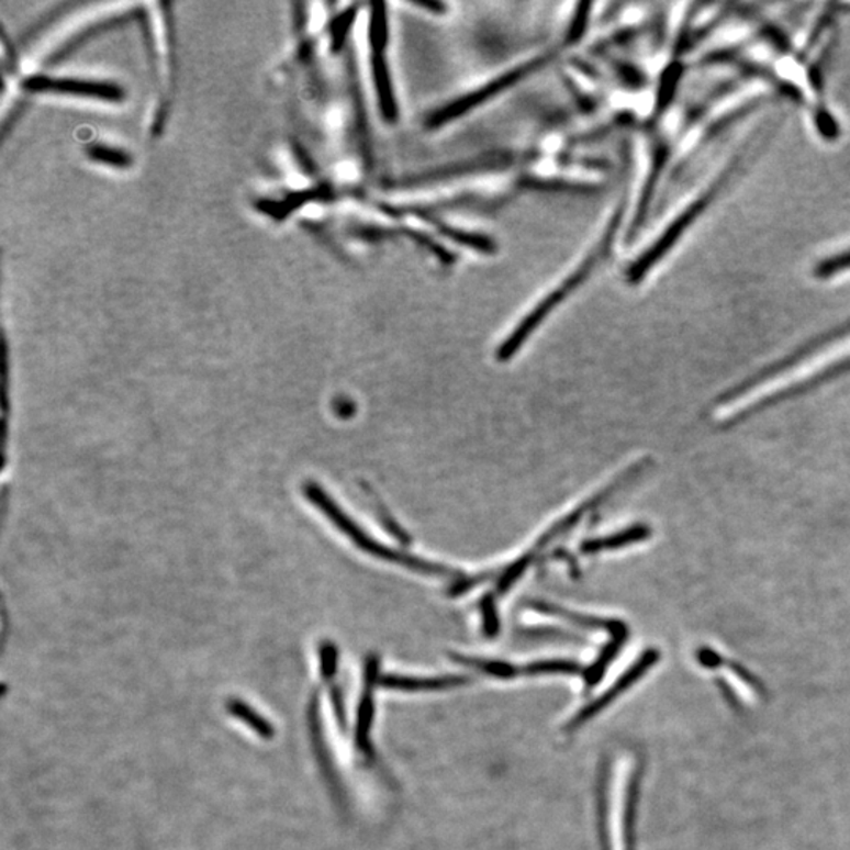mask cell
Masks as SVG:
<instances>
[{"mask_svg": "<svg viewBox=\"0 0 850 850\" xmlns=\"http://www.w3.org/2000/svg\"><path fill=\"white\" fill-rule=\"evenodd\" d=\"M628 635H617V637H613L612 642H608V645L605 646V649L602 650L599 659L588 668L586 673H584V681H586L588 689H592V686L597 685L599 682L602 681L606 668L612 663L614 657L619 653Z\"/></svg>", "mask_w": 850, "mask_h": 850, "instance_id": "cell-11", "label": "cell"}, {"mask_svg": "<svg viewBox=\"0 0 850 850\" xmlns=\"http://www.w3.org/2000/svg\"><path fill=\"white\" fill-rule=\"evenodd\" d=\"M659 659V650H646V652L642 653V656L639 657L637 661H635L634 667L628 668L626 673L620 675L619 681H617L616 684L612 686V689L606 690V692L603 693L601 697L592 701V703L588 704L586 707L581 708L579 714L572 718V722L566 726L567 731H575V729L580 728V726H583L584 723L590 722L592 717H595V715L599 714V712H602L603 708L608 706L609 703H613V701L616 700L620 693L626 692L627 689H630V686L634 685L642 674L648 673L649 668L652 667L653 663H657Z\"/></svg>", "mask_w": 850, "mask_h": 850, "instance_id": "cell-5", "label": "cell"}, {"mask_svg": "<svg viewBox=\"0 0 850 850\" xmlns=\"http://www.w3.org/2000/svg\"><path fill=\"white\" fill-rule=\"evenodd\" d=\"M367 495H369L370 501H372L373 507H376L378 518H380V522L383 523V526L384 528H387V532L391 533L392 536H394L395 539H398L399 543L403 545L412 544V537H410L409 534L405 533V529H402V526L399 525V523L395 522L394 518H392L390 511H388L387 506H384V504L381 503L380 497H378L376 493H373L372 490H369V489H367Z\"/></svg>", "mask_w": 850, "mask_h": 850, "instance_id": "cell-15", "label": "cell"}, {"mask_svg": "<svg viewBox=\"0 0 850 850\" xmlns=\"http://www.w3.org/2000/svg\"><path fill=\"white\" fill-rule=\"evenodd\" d=\"M580 664L572 660H544L534 661L528 667L523 668L526 674H577L580 673Z\"/></svg>", "mask_w": 850, "mask_h": 850, "instance_id": "cell-13", "label": "cell"}, {"mask_svg": "<svg viewBox=\"0 0 850 850\" xmlns=\"http://www.w3.org/2000/svg\"><path fill=\"white\" fill-rule=\"evenodd\" d=\"M482 624H484L485 637L495 638L500 634V617H497L496 602L492 594H486L481 601Z\"/></svg>", "mask_w": 850, "mask_h": 850, "instance_id": "cell-16", "label": "cell"}, {"mask_svg": "<svg viewBox=\"0 0 850 850\" xmlns=\"http://www.w3.org/2000/svg\"><path fill=\"white\" fill-rule=\"evenodd\" d=\"M614 227H616V225L613 224L612 228L602 236L601 242H599V245L595 246L594 250H591L590 256L581 261L580 267H577L575 270L570 272L564 281L559 282V286L556 287L553 292L548 293V295L544 298V301H540V304H537V306L522 320V323L514 329V333L507 337L506 343H503V345L497 348L496 356L501 362L508 361L512 356L517 355V351L523 347V344L528 340V337L532 336L534 331L539 328L540 323H544L545 318H547L548 315L566 300V298L572 295L579 287L583 286V283L590 279L592 271L599 267V261L605 259L606 250H608L609 243H612L609 242V238H612Z\"/></svg>", "mask_w": 850, "mask_h": 850, "instance_id": "cell-2", "label": "cell"}, {"mask_svg": "<svg viewBox=\"0 0 850 850\" xmlns=\"http://www.w3.org/2000/svg\"><path fill=\"white\" fill-rule=\"evenodd\" d=\"M378 667H380V660L377 656L370 653L366 660V686L365 695L361 697L358 708V723H356V745L359 750H369V734L372 728L373 722V685L377 684Z\"/></svg>", "mask_w": 850, "mask_h": 850, "instance_id": "cell-6", "label": "cell"}, {"mask_svg": "<svg viewBox=\"0 0 850 850\" xmlns=\"http://www.w3.org/2000/svg\"><path fill=\"white\" fill-rule=\"evenodd\" d=\"M450 659L459 661L461 664H467V667L476 668V670L493 675V678L514 679L519 673L517 668L512 667L506 661L472 659V657L457 656V653L456 656H450Z\"/></svg>", "mask_w": 850, "mask_h": 850, "instance_id": "cell-12", "label": "cell"}, {"mask_svg": "<svg viewBox=\"0 0 850 850\" xmlns=\"http://www.w3.org/2000/svg\"><path fill=\"white\" fill-rule=\"evenodd\" d=\"M383 5H376L372 21H370V42H372L373 47V78H376L377 92L378 97H380L381 111H383L384 119L394 122L395 118H398V103H395L394 90H392L387 57H384L388 42V23L387 13L383 12Z\"/></svg>", "mask_w": 850, "mask_h": 850, "instance_id": "cell-4", "label": "cell"}, {"mask_svg": "<svg viewBox=\"0 0 850 850\" xmlns=\"http://www.w3.org/2000/svg\"><path fill=\"white\" fill-rule=\"evenodd\" d=\"M303 492L309 503L314 504L344 536H347L365 553L376 556V558L383 559V561L406 567V569L424 573V575L460 577L457 570L449 569V567L425 561V559L416 558V556L405 553V551L394 550V548L384 547V545L377 543L355 519L345 514L343 507H339V504L317 482H306Z\"/></svg>", "mask_w": 850, "mask_h": 850, "instance_id": "cell-1", "label": "cell"}, {"mask_svg": "<svg viewBox=\"0 0 850 850\" xmlns=\"http://www.w3.org/2000/svg\"><path fill=\"white\" fill-rule=\"evenodd\" d=\"M650 528L648 525H635L631 528L624 529L620 533L609 534L606 537H599V539L586 540L581 544V553L595 555L599 551L616 550V548L627 547V545H634L642 543V540L649 539Z\"/></svg>", "mask_w": 850, "mask_h": 850, "instance_id": "cell-9", "label": "cell"}, {"mask_svg": "<svg viewBox=\"0 0 850 850\" xmlns=\"http://www.w3.org/2000/svg\"><path fill=\"white\" fill-rule=\"evenodd\" d=\"M550 57L551 56H544L539 57V59L528 61V64L519 65V67L506 72V75L500 76V78L493 79L492 82L485 83L478 92L465 94V97L459 98V100L454 101V103L446 104L445 108H439L438 111L432 115L430 120H428V125L439 126L443 125V123L450 122V120L460 118L465 112L479 107V104L485 103L490 98L504 92L508 87L514 86V83L525 79L526 76L543 68L544 65H547V61L550 60Z\"/></svg>", "mask_w": 850, "mask_h": 850, "instance_id": "cell-3", "label": "cell"}, {"mask_svg": "<svg viewBox=\"0 0 850 850\" xmlns=\"http://www.w3.org/2000/svg\"><path fill=\"white\" fill-rule=\"evenodd\" d=\"M470 679L465 675H445V678L417 679L403 675H384L380 685L384 689L403 690V692H423V690H446L468 684Z\"/></svg>", "mask_w": 850, "mask_h": 850, "instance_id": "cell-7", "label": "cell"}, {"mask_svg": "<svg viewBox=\"0 0 850 850\" xmlns=\"http://www.w3.org/2000/svg\"><path fill=\"white\" fill-rule=\"evenodd\" d=\"M337 652L336 646L331 641H323L320 646V667H322V674L325 679L333 678L337 671Z\"/></svg>", "mask_w": 850, "mask_h": 850, "instance_id": "cell-17", "label": "cell"}, {"mask_svg": "<svg viewBox=\"0 0 850 850\" xmlns=\"http://www.w3.org/2000/svg\"><path fill=\"white\" fill-rule=\"evenodd\" d=\"M490 577H493L492 572L481 573V575L471 577V579L457 580L456 583L449 588V595L450 597H459V595L465 594V592L478 586L479 583H484Z\"/></svg>", "mask_w": 850, "mask_h": 850, "instance_id": "cell-18", "label": "cell"}, {"mask_svg": "<svg viewBox=\"0 0 850 850\" xmlns=\"http://www.w3.org/2000/svg\"><path fill=\"white\" fill-rule=\"evenodd\" d=\"M333 410H334V413L337 414V417H343V420H348V417L354 416L356 406H355V402H351L350 399L339 398V399H336V401H334Z\"/></svg>", "mask_w": 850, "mask_h": 850, "instance_id": "cell-19", "label": "cell"}, {"mask_svg": "<svg viewBox=\"0 0 850 850\" xmlns=\"http://www.w3.org/2000/svg\"><path fill=\"white\" fill-rule=\"evenodd\" d=\"M227 711L231 712V715H234L235 718H238L239 722L249 726V728L253 729L257 736L261 737V739L270 740L275 737L276 731L275 728H272L271 723L268 722L267 718L261 717L259 712H257L256 708L250 707L245 701L234 697V700L228 701Z\"/></svg>", "mask_w": 850, "mask_h": 850, "instance_id": "cell-10", "label": "cell"}, {"mask_svg": "<svg viewBox=\"0 0 850 850\" xmlns=\"http://www.w3.org/2000/svg\"><path fill=\"white\" fill-rule=\"evenodd\" d=\"M529 605H532V608L536 609V612L562 617V619L570 620V623L577 624V626L588 628H603V630H608L613 637H617V635H628V628L626 624L620 623V620H606L599 619V617L583 616V614L567 612V609L561 608V606L551 605V603L529 602Z\"/></svg>", "mask_w": 850, "mask_h": 850, "instance_id": "cell-8", "label": "cell"}, {"mask_svg": "<svg viewBox=\"0 0 850 850\" xmlns=\"http://www.w3.org/2000/svg\"><path fill=\"white\" fill-rule=\"evenodd\" d=\"M534 559H536V556H534L532 551H528V553L523 555L522 558H518L517 561L512 562V564L508 566L506 570H504L503 575L497 579V592H500V594H506V592L511 590V588L514 586V584L517 583L519 579H522L523 573L529 569V566L533 564Z\"/></svg>", "mask_w": 850, "mask_h": 850, "instance_id": "cell-14", "label": "cell"}, {"mask_svg": "<svg viewBox=\"0 0 850 850\" xmlns=\"http://www.w3.org/2000/svg\"><path fill=\"white\" fill-rule=\"evenodd\" d=\"M700 660L701 663L706 664V667H717L720 657H718L717 653L712 652V650L704 649L700 652Z\"/></svg>", "mask_w": 850, "mask_h": 850, "instance_id": "cell-20", "label": "cell"}]
</instances>
